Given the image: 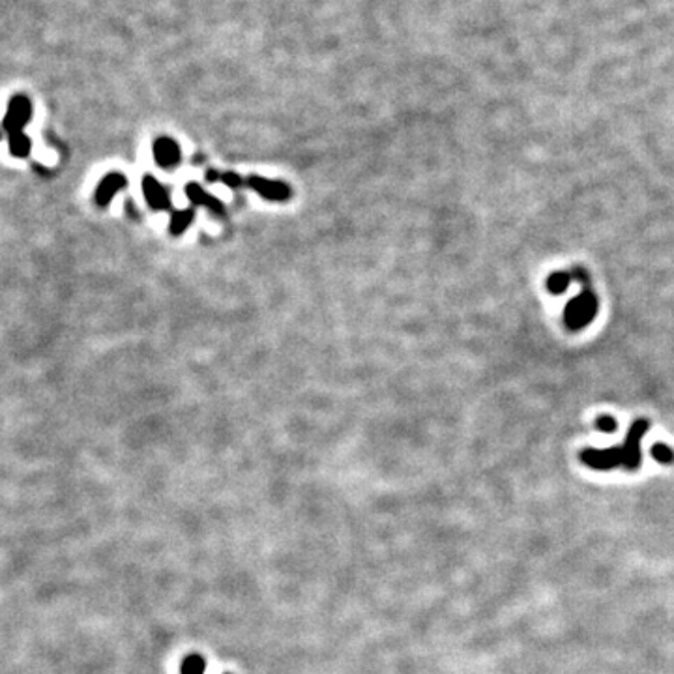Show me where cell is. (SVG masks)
<instances>
[{"instance_id":"cell-1","label":"cell","mask_w":674,"mask_h":674,"mask_svg":"<svg viewBox=\"0 0 674 674\" xmlns=\"http://www.w3.org/2000/svg\"><path fill=\"white\" fill-rule=\"evenodd\" d=\"M598 309V302L592 293H583L571 300L566 307V323L569 328L579 330L592 321L594 313Z\"/></svg>"},{"instance_id":"cell-2","label":"cell","mask_w":674,"mask_h":674,"mask_svg":"<svg viewBox=\"0 0 674 674\" xmlns=\"http://www.w3.org/2000/svg\"><path fill=\"white\" fill-rule=\"evenodd\" d=\"M648 429V422L645 420H639V422L633 423V427L629 429L627 433V440L626 444L622 446V459H624V467L629 470H635L639 467L640 463V448H639V440L643 439V434L646 433Z\"/></svg>"},{"instance_id":"cell-3","label":"cell","mask_w":674,"mask_h":674,"mask_svg":"<svg viewBox=\"0 0 674 674\" xmlns=\"http://www.w3.org/2000/svg\"><path fill=\"white\" fill-rule=\"evenodd\" d=\"M580 457H583V461H585L588 467L599 470L615 469V467L624 463V459H622V448H607V450L588 448V450L583 452Z\"/></svg>"},{"instance_id":"cell-4","label":"cell","mask_w":674,"mask_h":674,"mask_svg":"<svg viewBox=\"0 0 674 674\" xmlns=\"http://www.w3.org/2000/svg\"><path fill=\"white\" fill-rule=\"evenodd\" d=\"M30 115H32V107H30L29 101L24 100V98H15V100L12 101L10 109H8L4 128H6L8 131H12V135L19 133L24 124L30 120Z\"/></svg>"},{"instance_id":"cell-5","label":"cell","mask_w":674,"mask_h":674,"mask_svg":"<svg viewBox=\"0 0 674 674\" xmlns=\"http://www.w3.org/2000/svg\"><path fill=\"white\" fill-rule=\"evenodd\" d=\"M154 156H156V159H158V163L161 165V167H173V165L180 159L178 147H176L173 141H169V139H161V141L156 142Z\"/></svg>"},{"instance_id":"cell-6","label":"cell","mask_w":674,"mask_h":674,"mask_svg":"<svg viewBox=\"0 0 674 674\" xmlns=\"http://www.w3.org/2000/svg\"><path fill=\"white\" fill-rule=\"evenodd\" d=\"M251 188H255L261 195L268 197V199H285L288 193L287 186H283L279 182H270V180H263V178H251L249 182Z\"/></svg>"},{"instance_id":"cell-7","label":"cell","mask_w":674,"mask_h":674,"mask_svg":"<svg viewBox=\"0 0 674 674\" xmlns=\"http://www.w3.org/2000/svg\"><path fill=\"white\" fill-rule=\"evenodd\" d=\"M124 186H126L124 176H118V175L107 176L105 180L101 182L100 188H98V200H100L101 205H107V203L112 199V195L117 193L120 188H124Z\"/></svg>"},{"instance_id":"cell-8","label":"cell","mask_w":674,"mask_h":674,"mask_svg":"<svg viewBox=\"0 0 674 674\" xmlns=\"http://www.w3.org/2000/svg\"><path fill=\"white\" fill-rule=\"evenodd\" d=\"M145 193L148 197V203L156 208H161V206L169 205V199H167V191H165L161 186H159L154 178H145Z\"/></svg>"},{"instance_id":"cell-9","label":"cell","mask_w":674,"mask_h":674,"mask_svg":"<svg viewBox=\"0 0 674 674\" xmlns=\"http://www.w3.org/2000/svg\"><path fill=\"white\" fill-rule=\"evenodd\" d=\"M205 657L199 656V654H189L182 661V667H180V674H205Z\"/></svg>"},{"instance_id":"cell-10","label":"cell","mask_w":674,"mask_h":674,"mask_svg":"<svg viewBox=\"0 0 674 674\" xmlns=\"http://www.w3.org/2000/svg\"><path fill=\"white\" fill-rule=\"evenodd\" d=\"M10 150H12V154L19 156V158H24L30 150V141L23 133H21V131H19V133H13L12 141H10Z\"/></svg>"},{"instance_id":"cell-11","label":"cell","mask_w":674,"mask_h":674,"mask_svg":"<svg viewBox=\"0 0 674 674\" xmlns=\"http://www.w3.org/2000/svg\"><path fill=\"white\" fill-rule=\"evenodd\" d=\"M569 274H564V272H558V274H552L551 277H549V281H547V287H549V291L551 293H557V294H560V293H564L566 291V287L569 285Z\"/></svg>"},{"instance_id":"cell-12","label":"cell","mask_w":674,"mask_h":674,"mask_svg":"<svg viewBox=\"0 0 674 674\" xmlns=\"http://www.w3.org/2000/svg\"><path fill=\"white\" fill-rule=\"evenodd\" d=\"M652 455H654V459L656 461H659V463H663V464H668V463H673L674 461V452L668 448V446H665V444H654L652 446Z\"/></svg>"},{"instance_id":"cell-13","label":"cell","mask_w":674,"mask_h":674,"mask_svg":"<svg viewBox=\"0 0 674 674\" xmlns=\"http://www.w3.org/2000/svg\"><path fill=\"white\" fill-rule=\"evenodd\" d=\"M596 425H598L601 431H605V433H610V431H615L616 429V422L610 416H601Z\"/></svg>"},{"instance_id":"cell-14","label":"cell","mask_w":674,"mask_h":674,"mask_svg":"<svg viewBox=\"0 0 674 674\" xmlns=\"http://www.w3.org/2000/svg\"><path fill=\"white\" fill-rule=\"evenodd\" d=\"M189 217H191V212H186V214H176L175 219H173V225H175L176 233L186 227V223H188Z\"/></svg>"}]
</instances>
